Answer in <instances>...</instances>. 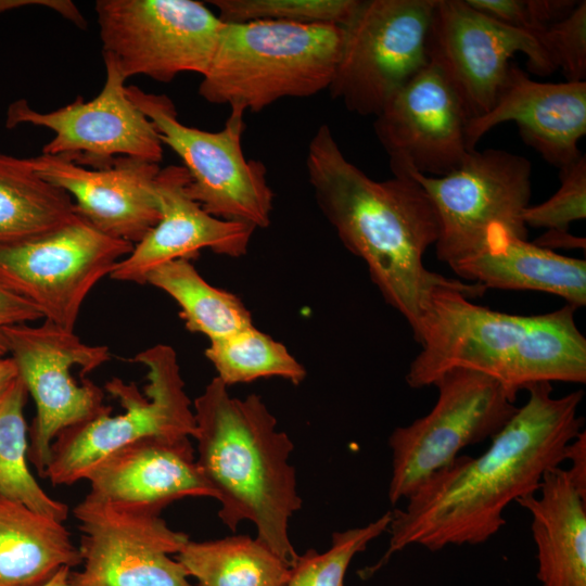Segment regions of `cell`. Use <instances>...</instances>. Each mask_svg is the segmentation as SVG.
Segmentation results:
<instances>
[{
	"label": "cell",
	"mask_w": 586,
	"mask_h": 586,
	"mask_svg": "<svg viewBox=\"0 0 586 586\" xmlns=\"http://www.w3.org/2000/svg\"><path fill=\"white\" fill-rule=\"evenodd\" d=\"M132 249L77 216L50 232L0 245V282L44 320L74 331L89 292Z\"/></svg>",
	"instance_id": "13"
},
{
	"label": "cell",
	"mask_w": 586,
	"mask_h": 586,
	"mask_svg": "<svg viewBox=\"0 0 586 586\" xmlns=\"http://www.w3.org/2000/svg\"><path fill=\"white\" fill-rule=\"evenodd\" d=\"M81 570L69 586H192L176 556L190 540L161 514L87 494L73 509Z\"/></svg>",
	"instance_id": "14"
},
{
	"label": "cell",
	"mask_w": 586,
	"mask_h": 586,
	"mask_svg": "<svg viewBox=\"0 0 586 586\" xmlns=\"http://www.w3.org/2000/svg\"><path fill=\"white\" fill-rule=\"evenodd\" d=\"M477 283L437 286L415 339L421 351L406 383L433 385L444 372L464 368L498 381L515 399L538 382H586V339L566 304L543 315L521 316L476 305Z\"/></svg>",
	"instance_id": "3"
},
{
	"label": "cell",
	"mask_w": 586,
	"mask_h": 586,
	"mask_svg": "<svg viewBox=\"0 0 586 586\" xmlns=\"http://www.w3.org/2000/svg\"><path fill=\"white\" fill-rule=\"evenodd\" d=\"M103 56L127 78L161 82L183 72L204 76L224 22L194 0H98Z\"/></svg>",
	"instance_id": "12"
},
{
	"label": "cell",
	"mask_w": 586,
	"mask_h": 586,
	"mask_svg": "<svg viewBox=\"0 0 586 586\" xmlns=\"http://www.w3.org/2000/svg\"><path fill=\"white\" fill-rule=\"evenodd\" d=\"M436 0L361 1L344 28L331 97L361 116H377L388 99L429 64L426 44Z\"/></svg>",
	"instance_id": "10"
},
{
	"label": "cell",
	"mask_w": 586,
	"mask_h": 586,
	"mask_svg": "<svg viewBox=\"0 0 586 586\" xmlns=\"http://www.w3.org/2000/svg\"><path fill=\"white\" fill-rule=\"evenodd\" d=\"M343 39L337 25L224 23L199 94L244 112L314 95L329 88Z\"/></svg>",
	"instance_id": "5"
},
{
	"label": "cell",
	"mask_w": 586,
	"mask_h": 586,
	"mask_svg": "<svg viewBox=\"0 0 586 586\" xmlns=\"http://www.w3.org/2000/svg\"><path fill=\"white\" fill-rule=\"evenodd\" d=\"M27 390L18 377L0 398V495L63 522L66 504L50 497L27 466V425L24 407Z\"/></svg>",
	"instance_id": "28"
},
{
	"label": "cell",
	"mask_w": 586,
	"mask_h": 586,
	"mask_svg": "<svg viewBox=\"0 0 586 586\" xmlns=\"http://www.w3.org/2000/svg\"><path fill=\"white\" fill-rule=\"evenodd\" d=\"M450 268L487 289L531 290L564 298L574 308L586 304V262L528 242L510 229L492 226L479 251Z\"/></svg>",
	"instance_id": "22"
},
{
	"label": "cell",
	"mask_w": 586,
	"mask_h": 586,
	"mask_svg": "<svg viewBox=\"0 0 586 586\" xmlns=\"http://www.w3.org/2000/svg\"><path fill=\"white\" fill-rule=\"evenodd\" d=\"M433 385L438 397L430 412L388 436L392 506L407 499L466 447L493 438L519 408L498 381L479 371L454 368Z\"/></svg>",
	"instance_id": "8"
},
{
	"label": "cell",
	"mask_w": 586,
	"mask_h": 586,
	"mask_svg": "<svg viewBox=\"0 0 586 586\" xmlns=\"http://www.w3.org/2000/svg\"><path fill=\"white\" fill-rule=\"evenodd\" d=\"M43 179L66 191L76 213L99 231L137 244L161 218L155 181L160 164L129 156L28 158Z\"/></svg>",
	"instance_id": "18"
},
{
	"label": "cell",
	"mask_w": 586,
	"mask_h": 586,
	"mask_svg": "<svg viewBox=\"0 0 586 586\" xmlns=\"http://www.w3.org/2000/svg\"><path fill=\"white\" fill-rule=\"evenodd\" d=\"M148 370L144 393L136 383L113 378L104 390L124 408L112 415L107 406L94 418L61 432L51 445L44 477L54 485L85 480L89 470L111 451L148 436H189L195 432L193 407L175 349L166 344L151 346L133 358Z\"/></svg>",
	"instance_id": "6"
},
{
	"label": "cell",
	"mask_w": 586,
	"mask_h": 586,
	"mask_svg": "<svg viewBox=\"0 0 586 586\" xmlns=\"http://www.w3.org/2000/svg\"><path fill=\"white\" fill-rule=\"evenodd\" d=\"M517 502L532 518L542 586H586V498L566 471H547L537 493Z\"/></svg>",
	"instance_id": "23"
},
{
	"label": "cell",
	"mask_w": 586,
	"mask_h": 586,
	"mask_svg": "<svg viewBox=\"0 0 586 586\" xmlns=\"http://www.w3.org/2000/svg\"><path fill=\"white\" fill-rule=\"evenodd\" d=\"M391 515L387 511L365 526L334 532L331 546L324 552L308 549L300 555L285 586H345L352 560L371 540L387 532Z\"/></svg>",
	"instance_id": "31"
},
{
	"label": "cell",
	"mask_w": 586,
	"mask_h": 586,
	"mask_svg": "<svg viewBox=\"0 0 586 586\" xmlns=\"http://www.w3.org/2000/svg\"><path fill=\"white\" fill-rule=\"evenodd\" d=\"M426 51L429 62L456 91L469 120L494 105L517 52L526 55L528 68L536 74L556 69L533 35L482 13L467 0H436Z\"/></svg>",
	"instance_id": "15"
},
{
	"label": "cell",
	"mask_w": 586,
	"mask_h": 586,
	"mask_svg": "<svg viewBox=\"0 0 586 586\" xmlns=\"http://www.w3.org/2000/svg\"><path fill=\"white\" fill-rule=\"evenodd\" d=\"M373 128L394 176L432 177L457 169L470 152L463 105L443 72L423 67L374 116Z\"/></svg>",
	"instance_id": "16"
},
{
	"label": "cell",
	"mask_w": 586,
	"mask_h": 586,
	"mask_svg": "<svg viewBox=\"0 0 586 586\" xmlns=\"http://www.w3.org/2000/svg\"><path fill=\"white\" fill-rule=\"evenodd\" d=\"M71 195L29 164L0 153V245L50 232L76 218Z\"/></svg>",
	"instance_id": "25"
},
{
	"label": "cell",
	"mask_w": 586,
	"mask_h": 586,
	"mask_svg": "<svg viewBox=\"0 0 586 586\" xmlns=\"http://www.w3.org/2000/svg\"><path fill=\"white\" fill-rule=\"evenodd\" d=\"M25 5H43L50 8L80 28L86 27V20L71 1L64 0H0V13Z\"/></svg>",
	"instance_id": "37"
},
{
	"label": "cell",
	"mask_w": 586,
	"mask_h": 586,
	"mask_svg": "<svg viewBox=\"0 0 586 586\" xmlns=\"http://www.w3.org/2000/svg\"><path fill=\"white\" fill-rule=\"evenodd\" d=\"M193 413L196 466L220 504V521L233 532L251 521L255 538L292 568L300 555L289 521L303 501L290 436L259 395L233 397L217 377L194 399Z\"/></svg>",
	"instance_id": "4"
},
{
	"label": "cell",
	"mask_w": 586,
	"mask_h": 586,
	"mask_svg": "<svg viewBox=\"0 0 586 586\" xmlns=\"http://www.w3.org/2000/svg\"><path fill=\"white\" fill-rule=\"evenodd\" d=\"M146 283L168 294L180 308L186 328L209 341L227 337L253 324L252 315L233 293L211 285L189 259L154 269Z\"/></svg>",
	"instance_id": "27"
},
{
	"label": "cell",
	"mask_w": 586,
	"mask_h": 586,
	"mask_svg": "<svg viewBox=\"0 0 586 586\" xmlns=\"http://www.w3.org/2000/svg\"><path fill=\"white\" fill-rule=\"evenodd\" d=\"M71 569L65 566L62 568L56 575L44 586H69L68 584V575H69Z\"/></svg>",
	"instance_id": "40"
},
{
	"label": "cell",
	"mask_w": 586,
	"mask_h": 586,
	"mask_svg": "<svg viewBox=\"0 0 586 586\" xmlns=\"http://www.w3.org/2000/svg\"><path fill=\"white\" fill-rule=\"evenodd\" d=\"M205 357L227 386L262 378L279 377L294 385L306 378V369L285 345L254 324L227 337L209 341Z\"/></svg>",
	"instance_id": "29"
},
{
	"label": "cell",
	"mask_w": 586,
	"mask_h": 586,
	"mask_svg": "<svg viewBox=\"0 0 586 586\" xmlns=\"http://www.w3.org/2000/svg\"><path fill=\"white\" fill-rule=\"evenodd\" d=\"M224 23L280 22L345 27L361 0H211Z\"/></svg>",
	"instance_id": "30"
},
{
	"label": "cell",
	"mask_w": 586,
	"mask_h": 586,
	"mask_svg": "<svg viewBox=\"0 0 586 586\" xmlns=\"http://www.w3.org/2000/svg\"><path fill=\"white\" fill-rule=\"evenodd\" d=\"M570 469L565 470L572 483L582 496L586 498V433L579 432L565 450V459Z\"/></svg>",
	"instance_id": "36"
},
{
	"label": "cell",
	"mask_w": 586,
	"mask_h": 586,
	"mask_svg": "<svg viewBox=\"0 0 586 586\" xmlns=\"http://www.w3.org/2000/svg\"><path fill=\"white\" fill-rule=\"evenodd\" d=\"M103 58L106 77L95 98L84 101L79 97L48 113L20 99L8 107L5 127L29 124L52 130L54 137L43 145L42 154L98 160L129 156L160 164L163 143L155 127L129 98L126 77L115 62Z\"/></svg>",
	"instance_id": "17"
},
{
	"label": "cell",
	"mask_w": 586,
	"mask_h": 586,
	"mask_svg": "<svg viewBox=\"0 0 586 586\" xmlns=\"http://www.w3.org/2000/svg\"><path fill=\"white\" fill-rule=\"evenodd\" d=\"M190 180L183 166L161 168L155 181L161 218L119 260L110 277L116 281L146 284L162 265L189 259L203 249L228 257L246 254L255 228L206 213L187 192Z\"/></svg>",
	"instance_id": "19"
},
{
	"label": "cell",
	"mask_w": 586,
	"mask_h": 586,
	"mask_svg": "<svg viewBox=\"0 0 586 586\" xmlns=\"http://www.w3.org/2000/svg\"><path fill=\"white\" fill-rule=\"evenodd\" d=\"M190 438L148 436L111 451L87 473L89 494L158 514L182 498L215 499Z\"/></svg>",
	"instance_id": "21"
},
{
	"label": "cell",
	"mask_w": 586,
	"mask_h": 586,
	"mask_svg": "<svg viewBox=\"0 0 586 586\" xmlns=\"http://www.w3.org/2000/svg\"><path fill=\"white\" fill-rule=\"evenodd\" d=\"M8 352L36 405L27 459L44 477L54 438L94 418L107 405L104 392L85 375L111 359L105 345L84 343L74 331L48 320L4 329Z\"/></svg>",
	"instance_id": "9"
},
{
	"label": "cell",
	"mask_w": 586,
	"mask_h": 586,
	"mask_svg": "<svg viewBox=\"0 0 586 586\" xmlns=\"http://www.w3.org/2000/svg\"><path fill=\"white\" fill-rule=\"evenodd\" d=\"M430 198L438 220L436 255L449 267L482 246L487 230L501 225L526 239L532 165L498 149L470 151L454 171L432 177L409 171Z\"/></svg>",
	"instance_id": "11"
},
{
	"label": "cell",
	"mask_w": 586,
	"mask_h": 586,
	"mask_svg": "<svg viewBox=\"0 0 586 586\" xmlns=\"http://www.w3.org/2000/svg\"><path fill=\"white\" fill-rule=\"evenodd\" d=\"M561 186L547 201L528 205L523 212L525 226L568 231L571 222L586 217V156L560 169Z\"/></svg>",
	"instance_id": "32"
},
{
	"label": "cell",
	"mask_w": 586,
	"mask_h": 586,
	"mask_svg": "<svg viewBox=\"0 0 586 586\" xmlns=\"http://www.w3.org/2000/svg\"><path fill=\"white\" fill-rule=\"evenodd\" d=\"M474 9L535 36L564 18L577 4L571 0H467Z\"/></svg>",
	"instance_id": "34"
},
{
	"label": "cell",
	"mask_w": 586,
	"mask_h": 586,
	"mask_svg": "<svg viewBox=\"0 0 586 586\" xmlns=\"http://www.w3.org/2000/svg\"><path fill=\"white\" fill-rule=\"evenodd\" d=\"M127 93L152 122L161 142L181 158L190 177L187 192L206 213L255 229L270 225L273 192L265 165L243 153V110L232 107L221 130L206 131L182 124L165 94L137 86H128Z\"/></svg>",
	"instance_id": "7"
},
{
	"label": "cell",
	"mask_w": 586,
	"mask_h": 586,
	"mask_svg": "<svg viewBox=\"0 0 586 586\" xmlns=\"http://www.w3.org/2000/svg\"><path fill=\"white\" fill-rule=\"evenodd\" d=\"M514 122L523 141L559 169L583 154L578 141L586 135V82H539L510 63L494 105L468 122V149L501 123Z\"/></svg>",
	"instance_id": "20"
},
{
	"label": "cell",
	"mask_w": 586,
	"mask_h": 586,
	"mask_svg": "<svg viewBox=\"0 0 586 586\" xmlns=\"http://www.w3.org/2000/svg\"><path fill=\"white\" fill-rule=\"evenodd\" d=\"M41 318L43 317L40 310L34 304L0 282V359L9 354L4 329L30 323Z\"/></svg>",
	"instance_id": "35"
},
{
	"label": "cell",
	"mask_w": 586,
	"mask_h": 586,
	"mask_svg": "<svg viewBox=\"0 0 586 586\" xmlns=\"http://www.w3.org/2000/svg\"><path fill=\"white\" fill-rule=\"evenodd\" d=\"M175 558L198 586H285L291 568L247 535L192 542Z\"/></svg>",
	"instance_id": "26"
},
{
	"label": "cell",
	"mask_w": 586,
	"mask_h": 586,
	"mask_svg": "<svg viewBox=\"0 0 586 586\" xmlns=\"http://www.w3.org/2000/svg\"><path fill=\"white\" fill-rule=\"evenodd\" d=\"M18 378L14 360L9 356L0 359V398Z\"/></svg>",
	"instance_id": "39"
},
{
	"label": "cell",
	"mask_w": 586,
	"mask_h": 586,
	"mask_svg": "<svg viewBox=\"0 0 586 586\" xmlns=\"http://www.w3.org/2000/svg\"><path fill=\"white\" fill-rule=\"evenodd\" d=\"M81 564L63 522L0 495V586H44Z\"/></svg>",
	"instance_id": "24"
},
{
	"label": "cell",
	"mask_w": 586,
	"mask_h": 586,
	"mask_svg": "<svg viewBox=\"0 0 586 586\" xmlns=\"http://www.w3.org/2000/svg\"><path fill=\"white\" fill-rule=\"evenodd\" d=\"M535 244L548 250L564 247V249H585V239L574 237L568 231L548 230L543 235L534 241Z\"/></svg>",
	"instance_id": "38"
},
{
	"label": "cell",
	"mask_w": 586,
	"mask_h": 586,
	"mask_svg": "<svg viewBox=\"0 0 586 586\" xmlns=\"http://www.w3.org/2000/svg\"><path fill=\"white\" fill-rule=\"evenodd\" d=\"M526 391V403L483 454L458 456L415 491L404 508L391 511L387 550L360 572L362 577L412 545L437 551L483 544L505 525L504 512L512 501L537 493L545 473L560 467L566 446L583 431L577 411L584 392L553 397L550 382Z\"/></svg>",
	"instance_id": "1"
},
{
	"label": "cell",
	"mask_w": 586,
	"mask_h": 586,
	"mask_svg": "<svg viewBox=\"0 0 586 586\" xmlns=\"http://www.w3.org/2000/svg\"><path fill=\"white\" fill-rule=\"evenodd\" d=\"M306 170L316 202L343 245L368 267L384 301L416 339L437 286L462 283L423 264L438 238V220L423 188L409 176L375 181L349 162L330 127L311 137Z\"/></svg>",
	"instance_id": "2"
},
{
	"label": "cell",
	"mask_w": 586,
	"mask_h": 586,
	"mask_svg": "<svg viewBox=\"0 0 586 586\" xmlns=\"http://www.w3.org/2000/svg\"><path fill=\"white\" fill-rule=\"evenodd\" d=\"M553 66L561 68L565 81H585L586 76V1H579L562 20L534 36Z\"/></svg>",
	"instance_id": "33"
}]
</instances>
